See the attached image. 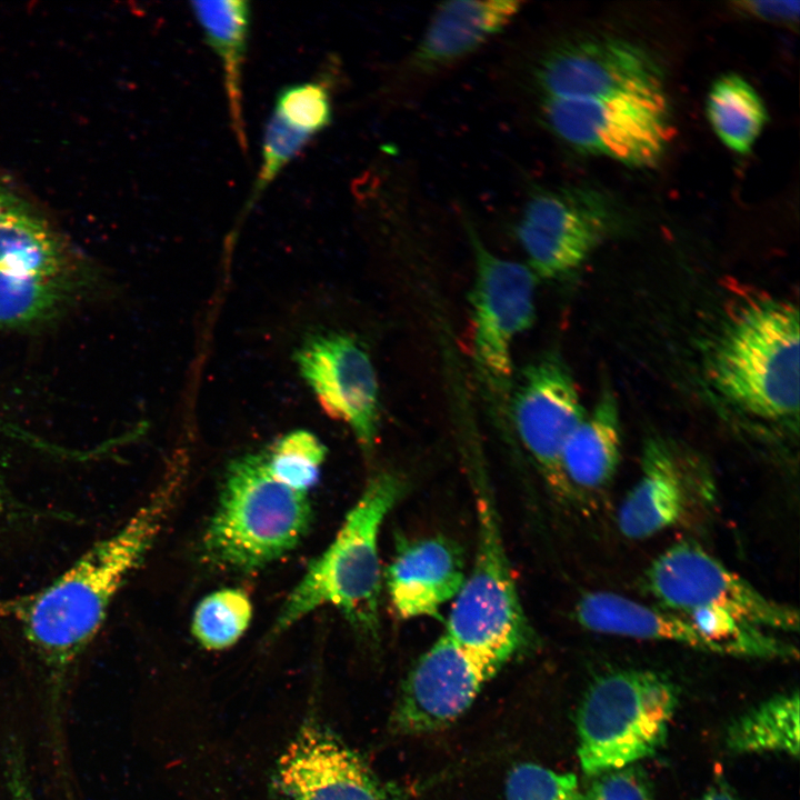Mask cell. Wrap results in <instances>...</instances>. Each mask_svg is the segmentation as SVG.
Wrapping results in <instances>:
<instances>
[{
  "instance_id": "29",
  "label": "cell",
  "mask_w": 800,
  "mask_h": 800,
  "mask_svg": "<svg viewBox=\"0 0 800 800\" xmlns=\"http://www.w3.org/2000/svg\"><path fill=\"white\" fill-rule=\"evenodd\" d=\"M579 800H656L648 774L638 764L597 776L580 791Z\"/></svg>"
},
{
  "instance_id": "4",
  "label": "cell",
  "mask_w": 800,
  "mask_h": 800,
  "mask_svg": "<svg viewBox=\"0 0 800 800\" xmlns=\"http://www.w3.org/2000/svg\"><path fill=\"white\" fill-rule=\"evenodd\" d=\"M312 511L307 492L297 491L270 472L264 452L232 460L201 551L211 564L250 573L293 550L308 533Z\"/></svg>"
},
{
  "instance_id": "9",
  "label": "cell",
  "mask_w": 800,
  "mask_h": 800,
  "mask_svg": "<svg viewBox=\"0 0 800 800\" xmlns=\"http://www.w3.org/2000/svg\"><path fill=\"white\" fill-rule=\"evenodd\" d=\"M643 584L660 608L681 616L717 609L763 630L797 632V609L763 594L694 542L680 541L647 568Z\"/></svg>"
},
{
  "instance_id": "30",
  "label": "cell",
  "mask_w": 800,
  "mask_h": 800,
  "mask_svg": "<svg viewBox=\"0 0 800 800\" xmlns=\"http://www.w3.org/2000/svg\"><path fill=\"white\" fill-rule=\"evenodd\" d=\"M4 768L9 800H34L24 758L16 744L8 749Z\"/></svg>"
},
{
  "instance_id": "6",
  "label": "cell",
  "mask_w": 800,
  "mask_h": 800,
  "mask_svg": "<svg viewBox=\"0 0 800 800\" xmlns=\"http://www.w3.org/2000/svg\"><path fill=\"white\" fill-rule=\"evenodd\" d=\"M477 550L471 572L453 599L446 633L469 653L502 668L530 640L502 540L492 490L472 469Z\"/></svg>"
},
{
  "instance_id": "19",
  "label": "cell",
  "mask_w": 800,
  "mask_h": 800,
  "mask_svg": "<svg viewBox=\"0 0 800 800\" xmlns=\"http://www.w3.org/2000/svg\"><path fill=\"white\" fill-rule=\"evenodd\" d=\"M574 616L582 628L592 632L673 642L723 656L721 648L706 638L686 617L614 592H587L578 600Z\"/></svg>"
},
{
  "instance_id": "24",
  "label": "cell",
  "mask_w": 800,
  "mask_h": 800,
  "mask_svg": "<svg viewBox=\"0 0 800 800\" xmlns=\"http://www.w3.org/2000/svg\"><path fill=\"white\" fill-rule=\"evenodd\" d=\"M706 110L721 142L740 154L752 149L769 118L760 94L737 73L722 74L712 83Z\"/></svg>"
},
{
  "instance_id": "13",
  "label": "cell",
  "mask_w": 800,
  "mask_h": 800,
  "mask_svg": "<svg viewBox=\"0 0 800 800\" xmlns=\"http://www.w3.org/2000/svg\"><path fill=\"white\" fill-rule=\"evenodd\" d=\"M294 361L326 413L371 452L379 433V384L364 346L346 332H313L296 350Z\"/></svg>"
},
{
  "instance_id": "3",
  "label": "cell",
  "mask_w": 800,
  "mask_h": 800,
  "mask_svg": "<svg viewBox=\"0 0 800 800\" xmlns=\"http://www.w3.org/2000/svg\"><path fill=\"white\" fill-rule=\"evenodd\" d=\"M403 490V481L390 471H380L368 481L332 542L310 562L284 600L272 634L323 606L338 609L357 631L378 633L382 584L378 537Z\"/></svg>"
},
{
  "instance_id": "27",
  "label": "cell",
  "mask_w": 800,
  "mask_h": 800,
  "mask_svg": "<svg viewBox=\"0 0 800 800\" xmlns=\"http://www.w3.org/2000/svg\"><path fill=\"white\" fill-rule=\"evenodd\" d=\"M64 281L0 271V329L33 323L54 309Z\"/></svg>"
},
{
  "instance_id": "14",
  "label": "cell",
  "mask_w": 800,
  "mask_h": 800,
  "mask_svg": "<svg viewBox=\"0 0 800 800\" xmlns=\"http://www.w3.org/2000/svg\"><path fill=\"white\" fill-rule=\"evenodd\" d=\"M499 670L462 649L444 632L406 679L392 712V729L420 734L449 726Z\"/></svg>"
},
{
  "instance_id": "22",
  "label": "cell",
  "mask_w": 800,
  "mask_h": 800,
  "mask_svg": "<svg viewBox=\"0 0 800 800\" xmlns=\"http://www.w3.org/2000/svg\"><path fill=\"white\" fill-rule=\"evenodd\" d=\"M190 10L207 44L221 61L232 132L242 152H246L248 140L242 104V68L250 30V2L191 1Z\"/></svg>"
},
{
  "instance_id": "1",
  "label": "cell",
  "mask_w": 800,
  "mask_h": 800,
  "mask_svg": "<svg viewBox=\"0 0 800 800\" xmlns=\"http://www.w3.org/2000/svg\"><path fill=\"white\" fill-rule=\"evenodd\" d=\"M180 471L170 472L117 532L90 547L50 584L11 604L27 641L53 673H62L98 634L116 594L176 502Z\"/></svg>"
},
{
  "instance_id": "25",
  "label": "cell",
  "mask_w": 800,
  "mask_h": 800,
  "mask_svg": "<svg viewBox=\"0 0 800 800\" xmlns=\"http://www.w3.org/2000/svg\"><path fill=\"white\" fill-rule=\"evenodd\" d=\"M252 619V603L241 589L224 588L206 596L196 607L191 632L208 650L232 647L243 636Z\"/></svg>"
},
{
  "instance_id": "32",
  "label": "cell",
  "mask_w": 800,
  "mask_h": 800,
  "mask_svg": "<svg viewBox=\"0 0 800 800\" xmlns=\"http://www.w3.org/2000/svg\"><path fill=\"white\" fill-rule=\"evenodd\" d=\"M29 208L20 197L0 184V222Z\"/></svg>"
},
{
  "instance_id": "17",
  "label": "cell",
  "mask_w": 800,
  "mask_h": 800,
  "mask_svg": "<svg viewBox=\"0 0 800 800\" xmlns=\"http://www.w3.org/2000/svg\"><path fill=\"white\" fill-rule=\"evenodd\" d=\"M522 2L508 0L441 3L411 52L408 70L433 74L477 51L519 13Z\"/></svg>"
},
{
  "instance_id": "21",
  "label": "cell",
  "mask_w": 800,
  "mask_h": 800,
  "mask_svg": "<svg viewBox=\"0 0 800 800\" xmlns=\"http://www.w3.org/2000/svg\"><path fill=\"white\" fill-rule=\"evenodd\" d=\"M331 120L327 112L303 93L283 88L274 100L264 126L261 162L258 174L243 203L246 216L283 169Z\"/></svg>"
},
{
  "instance_id": "8",
  "label": "cell",
  "mask_w": 800,
  "mask_h": 800,
  "mask_svg": "<svg viewBox=\"0 0 800 800\" xmlns=\"http://www.w3.org/2000/svg\"><path fill=\"white\" fill-rule=\"evenodd\" d=\"M540 116L571 148L633 168L654 164L672 134L663 90L601 99L541 98Z\"/></svg>"
},
{
  "instance_id": "5",
  "label": "cell",
  "mask_w": 800,
  "mask_h": 800,
  "mask_svg": "<svg viewBox=\"0 0 800 800\" xmlns=\"http://www.w3.org/2000/svg\"><path fill=\"white\" fill-rule=\"evenodd\" d=\"M679 691L666 674L614 670L588 687L577 714L578 758L590 777L638 764L666 743Z\"/></svg>"
},
{
  "instance_id": "11",
  "label": "cell",
  "mask_w": 800,
  "mask_h": 800,
  "mask_svg": "<svg viewBox=\"0 0 800 800\" xmlns=\"http://www.w3.org/2000/svg\"><path fill=\"white\" fill-rule=\"evenodd\" d=\"M540 98L601 99L662 91V73L642 47L614 37H574L549 47L533 67Z\"/></svg>"
},
{
  "instance_id": "7",
  "label": "cell",
  "mask_w": 800,
  "mask_h": 800,
  "mask_svg": "<svg viewBox=\"0 0 800 800\" xmlns=\"http://www.w3.org/2000/svg\"><path fill=\"white\" fill-rule=\"evenodd\" d=\"M467 232L476 262L470 296L474 367L493 408L508 412L512 346L534 322L537 277L528 266L488 250L470 223Z\"/></svg>"
},
{
  "instance_id": "31",
  "label": "cell",
  "mask_w": 800,
  "mask_h": 800,
  "mask_svg": "<svg viewBox=\"0 0 800 800\" xmlns=\"http://www.w3.org/2000/svg\"><path fill=\"white\" fill-rule=\"evenodd\" d=\"M736 6L743 13L771 22L791 23L799 18V1H742Z\"/></svg>"
},
{
  "instance_id": "12",
  "label": "cell",
  "mask_w": 800,
  "mask_h": 800,
  "mask_svg": "<svg viewBox=\"0 0 800 800\" xmlns=\"http://www.w3.org/2000/svg\"><path fill=\"white\" fill-rule=\"evenodd\" d=\"M576 380L564 360L547 352L513 380L508 418L551 489L571 498L562 469L566 442L586 416Z\"/></svg>"
},
{
  "instance_id": "10",
  "label": "cell",
  "mask_w": 800,
  "mask_h": 800,
  "mask_svg": "<svg viewBox=\"0 0 800 800\" xmlns=\"http://www.w3.org/2000/svg\"><path fill=\"white\" fill-rule=\"evenodd\" d=\"M612 219L608 200L591 188H534L516 236L537 279L559 280L587 260Z\"/></svg>"
},
{
  "instance_id": "18",
  "label": "cell",
  "mask_w": 800,
  "mask_h": 800,
  "mask_svg": "<svg viewBox=\"0 0 800 800\" xmlns=\"http://www.w3.org/2000/svg\"><path fill=\"white\" fill-rule=\"evenodd\" d=\"M688 506L681 467L660 438H649L642 449L638 481L620 504L617 522L621 534L644 540L677 524Z\"/></svg>"
},
{
  "instance_id": "28",
  "label": "cell",
  "mask_w": 800,
  "mask_h": 800,
  "mask_svg": "<svg viewBox=\"0 0 800 800\" xmlns=\"http://www.w3.org/2000/svg\"><path fill=\"white\" fill-rule=\"evenodd\" d=\"M579 796L574 774L521 763L509 772L503 800H579Z\"/></svg>"
},
{
  "instance_id": "33",
  "label": "cell",
  "mask_w": 800,
  "mask_h": 800,
  "mask_svg": "<svg viewBox=\"0 0 800 800\" xmlns=\"http://www.w3.org/2000/svg\"><path fill=\"white\" fill-rule=\"evenodd\" d=\"M697 800H744L738 793L730 789L723 782H718L710 787Z\"/></svg>"
},
{
  "instance_id": "20",
  "label": "cell",
  "mask_w": 800,
  "mask_h": 800,
  "mask_svg": "<svg viewBox=\"0 0 800 800\" xmlns=\"http://www.w3.org/2000/svg\"><path fill=\"white\" fill-rule=\"evenodd\" d=\"M621 450L618 402L612 391L604 389L562 451L561 469L571 497L604 489L618 470Z\"/></svg>"
},
{
  "instance_id": "26",
  "label": "cell",
  "mask_w": 800,
  "mask_h": 800,
  "mask_svg": "<svg viewBox=\"0 0 800 800\" xmlns=\"http://www.w3.org/2000/svg\"><path fill=\"white\" fill-rule=\"evenodd\" d=\"M263 452L277 480L308 493L320 478L327 448L312 432L298 429L279 438Z\"/></svg>"
},
{
  "instance_id": "16",
  "label": "cell",
  "mask_w": 800,
  "mask_h": 800,
  "mask_svg": "<svg viewBox=\"0 0 800 800\" xmlns=\"http://www.w3.org/2000/svg\"><path fill=\"white\" fill-rule=\"evenodd\" d=\"M464 579L461 551L443 537L402 541L386 571L390 602L402 619L438 616Z\"/></svg>"
},
{
  "instance_id": "2",
  "label": "cell",
  "mask_w": 800,
  "mask_h": 800,
  "mask_svg": "<svg viewBox=\"0 0 800 800\" xmlns=\"http://www.w3.org/2000/svg\"><path fill=\"white\" fill-rule=\"evenodd\" d=\"M706 371L720 397L741 412L797 427L798 307L769 296L740 302L713 338Z\"/></svg>"
},
{
  "instance_id": "23",
  "label": "cell",
  "mask_w": 800,
  "mask_h": 800,
  "mask_svg": "<svg viewBox=\"0 0 800 800\" xmlns=\"http://www.w3.org/2000/svg\"><path fill=\"white\" fill-rule=\"evenodd\" d=\"M729 751L744 753H799V693L776 694L733 720L724 737Z\"/></svg>"
},
{
  "instance_id": "15",
  "label": "cell",
  "mask_w": 800,
  "mask_h": 800,
  "mask_svg": "<svg viewBox=\"0 0 800 800\" xmlns=\"http://www.w3.org/2000/svg\"><path fill=\"white\" fill-rule=\"evenodd\" d=\"M276 782L287 800H398L356 751L314 719L280 756Z\"/></svg>"
}]
</instances>
